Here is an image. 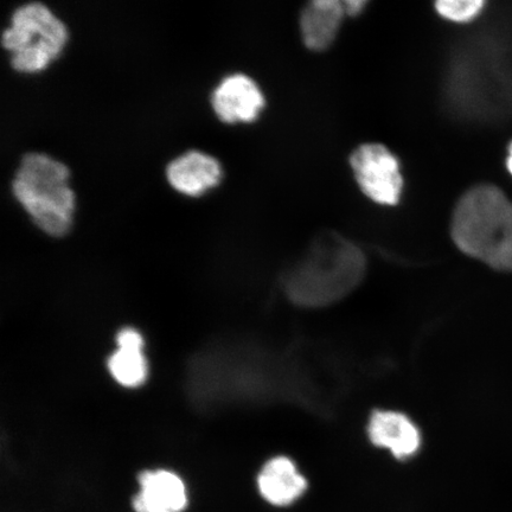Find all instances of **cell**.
Returning a JSON list of instances; mask_svg holds the SVG:
<instances>
[{
	"label": "cell",
	"instance_id": "obj_5",
	"mask_svg": "<svg viewBox=\"0 0 512 512\" xmlns=\"http://www.w3.org/2000/svg\"><path fill=\"white\" fill-rule=\"evenodd\" d=\"M350 163L358 184L370 200L384 206L399 202L403 184L400 165L386 147L379 144L358 147Z\"/></svg>",
	"mask_w": 512,
	"mask_h": 512
},
{
	"label": "cell",
	"instance_id": "obj_15",
	"mask_svg": "<svg viewBox=\"0 0 512 512\" xmlns=\"http://www.w3.org/2000/svg\"><path fill=\"white\" fill-rule=\"evenodd\" d=\"M507 166H508V170H509L510 174L512 175V143L509 147V156H508V160H507Z\"/></svg>",
	"mask_w": 512,
	"mask_h": 512
},
{
	"label": "cell",
	"instance_id": "obj_8",
	"mask_svg": "<svg viewBox=\"0 0 512 512\" xmlns=\"http://www.w3.org/2000/svg\"><path fill=\"white\" fill-rule=\"evenodd\" d=\"M140 492L133 499L137 512H181L187 507V491L175 473L146 471L139 476Z\"/></svg>",
	"mask_w": 512,
	"mask_h": 512
},
{
	"label": "cell",
	"instance_id": "obj_4",
	"mask_svg": "<svg viewBox=\"0 0 512 512\" xmlns=\"http://www.w3.org/2000/svg\"><path fill=\"white\" fill-rule=\"evenodd\" d=\"M68 41V30L47 5L31 2L12 12L2 44L11 67L19 73H37L57 59Z\"/></svg>",
	"mask_w": 512,
	"mask_h": 512
},
{
	"label": "cell",
	"instance_id": "obj_9",
	"mask_svg": "<svg viewBox=\"0 0 512 512\" xmlns=\"http://www.w3.org/2000/svg\"><path fill=\"white\" fill-rule=\"evenodd\" d=\"M368 431L371 443L387 448L399 459L414 456L421 444L418 427L401 413H374L371 415Z\"/></svg>",
	"mask_w": 512,
	"mask_h": 512
},
{
	"label": "cell",
	"instance_id": "obj_7",
	"mask_svg": "<svg viewBox=\"0 0 512 512\" xmlns=\"http://www.w3.org/2000/svg\"><path fill=\"white\" fill-rule=\"evenodd\" d=\"M165 176L176 191L187 196H200L220 183L219 160L202 151L190 150L166 165Z\"/></svg>",
	"mask_w": 512,
	"mask_h": 512
},
{
	"label": "cell",
	"instance_id": "obj_6",
	"mask_svg": "<svg viewBox=\"0 0 512 512\" xmlns=\"http://www.w3.org/2000/svg\"><path fill=\"white\" fill-rule=\"evenodd\" d=\"M211 107L223 123H251L265 106L256 83L243 74L223 78L210 96Z\"/></svg>",
	"mask_w": 512,
	"mask_h": 512
},
{
	"label": "cell",
	"instance_id": "obj_13",
	"mask_svg": "<svg viewBox=\"0 0 512 512\" xmlns=\"http://www.w3.org/2000/svg\"><path fill=\"white\" fill-rule=\"evenodd\" d=\"M484 5L483 0H443L435 6L444 18L452 22L465 23L476 18Z\"/></svg>",
	"mask_w": 512,
	"mask_h": 512
},
{
	"label": "cell",
	"instance_id": "obj_10",
	"mask_svg": "<svg viewBox=\"0 0 512 512\" xmlns=\"http://www.w3.org/2000/svg\"><path fill=\"white\" fill-rule=\"evenodd\" d=\"M259 490L267 502L277 507H286L302 497L306 488V479L292 460L278 457L270 460L260 472Z\"/></svg>",
	"mask_w": 512,
	"mask_h": 512
},
{
	"label": "cell",
	"instance_id": "obj_11",
	"mask_svg": "<svg viewBox=\"0 0 512 512\" xmlns=\"http://www.w3.org/2000/svg\"><path fill=\"white\" fill-rule=\"evenodd\" d=\"M345 14L338 0H315L306 6L300 17V29L307 48L324 50L335 41Z\"/></svg>",
	"mask_w": 512,
	"mask_h": 512
},
{
	"label": "cell",
	"instance_id": "obj_2",
	"mask_svg": "<svg viewBox=\"0 0 512 512\" xmlns=\"http://www.w3.org/2000/svg\"><path fill=\"white\" fill-rule=\"evenodd\" d=\"M452 238L463 253L499 271H512V202L494 185H478L460 198Z\"/></svg>",
	"mask_w": 512,
	"mask_h": 512
},
{
	"label": "cell",
	"instance_id": "obj_1",
	"mask_svg": "<svg viewBox=\"0 0 512 512\" xmlns=\"http://www.w3.org/2000/svg\"><path fill=\"white\" fill-rule=\"evenodd\" d=\"M361 249L335 234L320 236L287 273L285 291L294 304L323 307L348 296L366 273Z\"/></svg>",
	"mask_w": 512,
	"mask_h": 512
},
{
	"label": "cell",
	"instance_id": "obj_12",
	"mask_svg": "<svg viewBox=\"0 0 512 512\" xmlns=\"http://www.w3.org/2000/svg\"><path fill=\"white\" fill-rule=\"evenodd\" d=\"M118 350L108 360L111 374L121 386H142L147 377V363L143 354L144 339L134 329H124L117 337Z\"/></svg>",
	"mask_w": 512,
	"mask_h": 512
},
{
	"label": "cell",
	"instance_id": "obj_3",
	"mask_svg": "<svg viewBox=\"0 0 512 512\" xmlns=\"http://www.w3.org/2000/svg\"><path fill=\"white\" fill-rule=\"evenodd\" d=\"M66 164L42 152L22 156L11 192L42 232L61 238L73 223L75 195L69 187Z\"/></svg>",
	"mask_w": 512,
	"mask_h": 512
},
{
	"label": "cell",
	"instance_id": "obj_14",
	"mask_svg": "<svg viewBox=\"0 0 512 512\" xmlns=\"http://www.w3.org/2000/svg\"><path fill=\"white\" fill-rule=\"evenodd\" d=\"M366 4L367 2L364 0H347V2H343L345 14L350 16L360 14Z\"/></svg>",
	"mask_w": 512,
	"mask_h": 512
}]
</instances>
